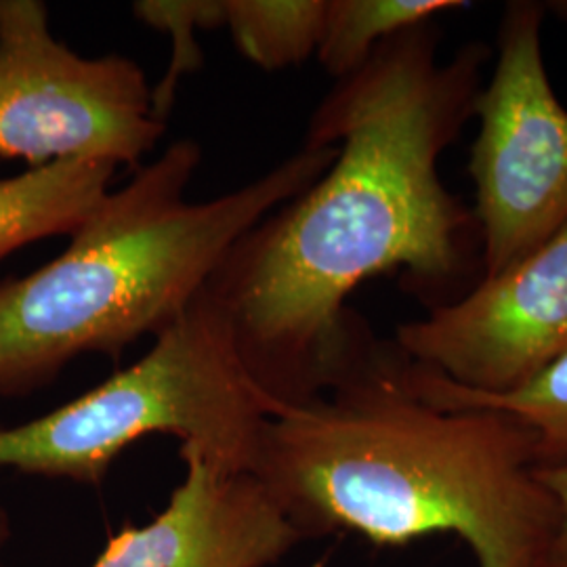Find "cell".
<instances>
[{
  "label": "cell",
  "mask_w": 567,
  "mask_h": 567,
  "mask_svg": "<svg viewBox=\"0 0 567 567\" xmlns=\"http://www.w3.org/2000/svg\"><path fill=\"white\" fill-rule=\"evenodd\" d=\"M440 47L435 20L412 25L334 82L305 135L337 145L334 163L238 238L206 282L274 414L324 395L377 341L347 307L358 286L400 274L435 309L482 280L480 225L440 158L473 121L494 58L473 41L442 61Z\"/></svg>",
  "instance_id": "cell-1"
},
{
  "label": "cell",
  "mask_w": 567,
  "mask_h": 567,
  "mask_svg": "<svg viewBox=\"0 0 567 567\" xmlns=\"http://www.w3.org/2000/svg\"><path fill=\"white\" fill-rule=\"evenodd\" d=\"M538 466L524 421L426 402L404 353L377 339L324 395L269 416L252 473L305 543L355 534L405 547L450 534L475 567H538L557 524Z\"/></svg>",
  "instance_id": "cell-2"
},
{
  "label": "cell",
  "mask_w": 567,
  "mask_h": 567,
  "mask_svg": "<svg viewBox=\"0 0 567 567\" xmlns=\"http://www.w3.org/2000/svg\"><path fill=\"white\" fill-rule=\"evenodd\" d=\"M337 154V145L303 143L243 187L189 203L203 150L194 140L171 143L103 198L55 259L0 280V398L41 391L81 355L118 360L158 337L203 295L238 238L322 177Z\"/></svg>",
  "instance_id": "cell-3"
},
{
  "label": "cell",
  "mask_w": 567,
  "mask_h": 567,
  "mask_svg": "<svg viewBox=\"0 0 567 567\" xmlns=\"http://www.w3.org/2000/svg\"><path fill=\"white\" fill-rule=\"evenodd\" d=\"M274 408L203 295L135 364L34 421L0 429V468L100 486L126 447L171 435L224 471H252Z\"/></svg>",
  "instance_id": "cell-4"
},
{
  "label": "cell",
  "mask_w": 567,
  "mask_h": 567,
  "mask_svg": "<svg viewBox=\"0 0 567 567\" xmlns=\"http://www.w3.org/2000/svg\"><path fill=\"white\" fill-rule=\"evenodd\" d=\"M547 13L532 0L503 9L494 68L475 102L468 175L482 278L524 261L567 225V107L543 55Z\"/></svg>",
  "instance_id": "cell-5"
},
{
  "label": "cell",
  "mask_w": 567,
  "mask_h": 567,
  "mask_svg": "<svg viewBox=\"0 0 567 567\" xmlns=\"http://www.w3.org/2000/svg\"><path fill=\"white\" fill-rule=\"evenodd\" d=\"M152 86L124 55L82 58L41 0H0V158L140 168L164 137Z\"/></svg>",
  "instance_id": "cell-6"
},
{
  "label": "cell",
  "mask_w": 567,
  "mask_h": 567,
  "mask_svg": "<svg viewBox=\"0 0 567 567\" xmlns=\"http://www.w3.org/2000/svg\"><path fill=\"white\" fill-rule=\"evenodd\" d=\"M395 347L475 393H507L567 355V225L524 261L395 328Z\"/></svg>",
  "instance_id": "cell-7"
},
{
  "label": "cell",
  "mask_w": 567,
  "mask_h": 567,
  "mask_svg": "<svg viewBox=\"0 0 567 567\" xmlns=\"http://www.w3.org/2000/svg\"><path fill=\"white\" fill-rule=\"evenodd\" d=\"M182 484L143 526H124L91 567H271L303 545L252 471H224L179 450Z\"/></svg>",
  "instance_id": "cell-8"
},
{
  "label": "cell",
  "mask_w": 567,
  "mask_h": 567,
  "mask_svg": "<svg viewBox=\"0 0 567 567\" xmlns=\"http://www.w3.org/2000/svg\"><path fill=\"white\" fill-rule=\"evenodd\" d=\"M118 166L60 161L0 177V261L23 246L81 227L112 192Z\"/></svg>",
  "instance_id": "cell-9"
},
{
  "label": "cell",
  "mask_w": 567,
  "mask_h": 567,
  "mask_svg": "<svg viewBox=\"0 0 567 567\" xmlns=\"http://www.w3.org/2000/svg\"><path fill=\"white\" fill-rule=\"evenodd\" d=\"M408 381L442 408H494L524 421L538 437L540 466L567 463V355L529 383L507 393H475L405 358Z\"/></svg>",
  "instance_id": "cell-10"
},
{
  "label": "cell",
  "mask_w": 567,
  "mask_h": 567,
  "mask_svg": "<svg viewBox=\"0 0 567 567\" xmlns=\"http://www.w3.org/2000/svg\"><path fill=\"white\" fill-rule=\"evenodd\" d=\"M468 7L465 0H326L316 60L334 81H343L391 37Z\"/></svg>",
  "instance_id": "cell-11"
},
{
  "label": "cell",
  "mask_w": 567,
  "mask_h": 567,
  "mask_svg": "<svg viewBox=\"0 0 567 567\" xmlns=\"http://www.w3.org/2000/svg\"><path fill=\"white\" fill-rule=\"evenodd\" d=\"M326 0H224V28L238 51L264 70H284L316 55Z\"/></svg>",
  "instance_id": "cell-12"
},
{
  "label": "cell",
  "mask_w": 567,
  "mask_h": 567,
  "mask_svg": "<svg viewBox=\"0 0 567 567\" xmlns=\"http://www.w3.org/2000/svg\"><path fill=\"white\" fill-rule=\"evenodd\" d=\"M133 13L143 23L164 30L173 42L166 76L152 89L154 114L166 122L179 81L203 65L204 55L196 34L200 30L224 28V0H140Z\"/></svg>",
  "instance_id": "cell-13"
},
{
  "label": "cell",
  "mask_w": 567,
  "mask_h": 567,
  "mask_svg": "<svg viewBox=\"0 0 567 567\" xmlns=\"http://www.w3.org/2000/svg\"><path fill=\"white\" fill-rule=\"evenodd\" d=\"M538 475L557 505V524L538 567H567V463L538 466Z\"/></svg>",
  "instance_id": "cell-14"
},
{
  "label": "cell",
  "mask_w": 567,
  "mask_h": 567,
  "mask_svg": "<svg viewBox=\"0 0 567 567\" xmlns=\"http://www.w3.org/2000/svg\"><path fill=\"white\" fill-rule=\"evenodd\" d=\"M11 515L9 511L0 505V547L11 538Z\"/></svg>",
  "instance_id": "cell-15"
},
{
  "label": "cell",
  "mask_w": 567,
  "mask_h": 567,
  "mask_svg": "<svg viewBox=\"0 0 567 567\" xmlns=\"http://www.w3.org/2000/svg\"><path fill=\"white\" fill-rule=\"evenodd\" d=\"M0 567H4V566H0Z\"/></svg>",
  "instance_id": "cell-16"
}]
</instances>
